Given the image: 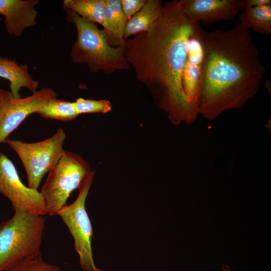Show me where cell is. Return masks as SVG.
<instances>
[{
	"mask_svg": "<svg viewBox=\"0 0 271 271\" xmlns=\"http://www.w3.org/2000/svg\"><path fill=\"white\" fill-rule=\"evenodd\" d=\"M45 221L43 216L15 210L10 219L0 223V271L41 255Z\"/></svg>",
	"mask_w": 271,
	"mask_h": 271,
	"instance_id": "4",
	"label": "cell"
},
{
	"mask_svg": "<svg viewBox=\"0 0 271 271\" xmlns=\"http://www.w3.org/2000/svg\"><path fill=\"white\" fill-rule=\"evenodd\" d=\"M38 0H0V14L9 35L20 36L27 28L37 24Z\"/></svg>",
	"mask_w": 271,
	"mask_h": 271,
	"instance_id": "12",
	"label": "cell"
},
{
	"mask_svg": "<svg viewBox=\"0 0 271 271\" xmlns=\"http://www.w3.org/2000/svg\"><path fill=\"white\" fill-rule=\"evenodd\" d=\"M222 271H231V269L228 265L223 264L222 266Z\"/></svg>",
	"mask_w": 271,
	"mask_h": 271,
	"instance_id": "24",
	"label": "cell"
},
{
	"mask_svg": "<svg viewBox=\"0 0 271 271\" xmlns=\"http://www.w3.org/2000/svg\"><path fill=\"white\" fill-rule=\"evenodd\" d=\"M66 135L63 128H59L52 136L35 143H26L7 139L5 143L14 150L25 169L28 187L38 190L42 179L58 163L64 149Z\"/></svg>",
	"mask_w": 271,
	"mask_h": 271,
	"instance_id": "6",
	"label": "cell"
},
{
	"mask_svg": "<svg viewBox=\"0 0 271 271\" xmlns=\"http://www.w3.org/2000/svg\"><path fill=\"white\" fill-rule=\"evenodd\" d=\"M122 11L129 19L144 6L146 0H119Z\"/></svg>",
	"mask_w": 271,
	"mask_h": 271,
	"instance_id": "21",
	"label": "cell"
},
{
	"mask_svg": "<svg viewBox=\"0 0 271 271\" xmlns=\"http://www.w3.org/2000/svg\"><path fill=\"white\" fill-rule=\"evenodd\" d=\"M78 114L89 113H106L110 111L112 105L105 99L94 100L79 98L73 102Z\"/></svg>",
	"mask_w": 271,
	"mask_h": 271,
	"instance_id": "20",
	"label": "cell"
},
{
	"mask_svg": "<svg viewBox=\"0 0 271 271\" xmlns=\"http://www.w3.org/2000/svg\"><path fill=\"white\" fill-rule=\"evenodd\" d=\"M200 27V22L186 16L180 0L169 1L151 29L123 44L137 79L151 90L157 105L174 122L190 123L197 118L184 95L181 77L189 39Z\"/></svg>",
	"mask_w": 271,
	"mask_h": 271,
	"instance_id": "1",
	"label": "cell"
},
{
	"mask_svg": "<svg viewBox=\"0 0 271 271\" xmlns=\"http://www.w3.org/2000/svg\"><path fill=\"white\" fill-rule=\"evenodd\" d=\"M0 193L11 202L14 211L37 216L47 214L45 199L38 190L26 186L13 162L0 152Z\"/></svg>",
	"mask_w": 271,
	"mask_h": 271,
	"instance_id": "8",
	"label": "cell"
},
{
	"mask_svg": "<svg viewBox=\"0 0 271 271\" xmlns=\"http://www.w3.org/2000/svg\"><path fill=\"white\" fill-rule=\"evenodd\" d=\"M92 172L81 157L64 150L58 163L48 173L40 191L45 199L47 214L57 215L67 205L71 193L82 186Z\"/></svg>",
	"mask_w": 271,
	"mask_h": 271,
	"instance_id": "5",
	"label": "cell"
},
{
	"mask_svg": "<svg viewBox=\"0 0 271 271\" xmlns=\"http://www.w3.org/2000/svg\"><path fill=\"white\" fill-rule=\"evenodd\" d=\"M105 11L103 29L112 47L124 44V33L128 18L124 14L119 0H105Z\"/></svg>",
	"mask_w": 271,
	"mask_h": 271,
	"instance_id": "14",
	"label": "cell"
},
{
	"mask_svg": "<svg viewBox=\"0 0 271 271\" xmlns=\"http://www.w3.org/2000/svg\"><path fill=\"white\" fill-rule=\"evenodd\" d=\"M199 34L204 69L199 114L213 120L225 111L241 108L253 98L265 69L245 24L225 31L201 28Z\"/></svg>",
	"mask_w": 271,
	"mask_h": 271,
	"instance_id": "2",
	"label": "cell"
},
{
	"mask_svg": "<svg viewBox=\"0 0 271 271\" xmlns=\"http://www.w3.org/2000/svg\"><path fill=\"white\" fill-rule=\"evenodd\" d=\"M191 20L210 24L234 19L241 10L239 0H180Z\"/></svg>",
	"mask_w": 271,
	"mask_h": 271,
	"instance_id": "11",
	"label": "cell"
},
{
	"mask_svg": "<svg viewBox=\"0 0 271 271\" xmlns=\"http://www.w3.org/2000/svg\"><path fill=\"white\" fill-rule=\"evenodd\" d=\"M5 271H63L59 266L45 261L41 255L26 259Z\"/></svg>",
	"mask_w": 271,
	"mask_h": 271,
	"instance_id": "19",
	"label": "cell"
},
{
	"mask_svg": "<svg viewBox=\"0 0 271 271\" xmlns=\"http://www.w3.org/2000/svg\"><path fill=\"white\" fill-rule=\"evenodd\" d=\"M63 8L75 13L86 21L103 26L105 0H64Z\"/></svg>",
	"mask_w": 271,
	"mask_h": 271,
	"instance_id": "16",
	"label": "cell"
},
{
	"mask_svg": "<svg viewBox=\"0 0 271 271\" xmlns=\"http://www.w3.org/2000/svg\"><path fill=\"white\" fill-rule=\"evenodd\" d=\"M55 91L42 88L24 98L10 99L0 116V144L33 113H36L51 99L57 97Z\"/></svg>",
	"mask_w": 271,
	"mask_h": 271,
	"instance_id": "10",
	"label": "cell"
},
{
	"mask_svg": "<svg viewBox=\"0 0 271 271\" xmlns=\"http://www.w3.org/2000/svg\"><path fill=\"white\" fill-rule=\"evenodd\" d=\"M64 10L66 19L75 25L77 32V39L70 51L73 62L86 64L92 73L102 72L106 75L130 69L123 45L111 46L103 29H99L95 23L82 19L71 11Z\"/></svg>",
	"mask_w": 271,
	"mask_h": 271,
	"instance_id": "3",
	"label": "cell"
},
{
	"mask_svg": "<svg viewBox=\"0 0 271 271\" xmlns=\"http://www.w3.org/2000/svg\"><path fill=\"white\" fill-rule=\"evenodd\" d=\"M36 113L45 118L67 121L75 119L79 114L73 102L51 99Z\"/></svg>",
	"mask_w": 271,
	"mask_h": 271,
	"instance_id": "18",
	"label": "cell"
},
{
	"mask_svg": "<svg viewBox=\"0 0 271 271\" xmlns=\"http://www.w3.org/2000/svg\"><path fill=\"white\" fill-rule=\"evenodd\" d=\"M0 77L10 82V92L16 98H21V88H27L33 93L39 84L29 74L28 65H19L15 60L2 57H0Z\"/></svg>",
	"mask_w": 271,
	"mask_h": 271,
	"instance_id": "13",
	"label": "cell"
},
{
	"mask_svg": "<svg viewBox=\"0 0 271 271\" xmlns=\"http://www.w3.org/2000/svg\"><path fill=\"white\" fill-rule=\"evenodd\" d=\"M12 97L10 91L0 89V116Z\"/></svg>",
	"mask_w": 271,
	"mask_h": 271,
	"instance_id": "23",
	"label": "cell"
},
{
	"mask_svg": "<svg viewBox=\"0 0 271 271\" xmlns=\"http://www.w3.org/2000/svg\"><path fill=\"white\" fill-rule=\"evenodd\" d=\"M92 171L79 188L75 201L64 206L58 213L74 239V246L79 257L82 271H103L97 268L93 258L91 241L93 229L85 208V202L93 181Z\"/></svg>",
	"mask_w": 271,
	"mask_h": 271,
	"instance_id": "7",
	"label": "cell"
},
{
	"mask_svg": "<svg viewBox=\"0 0 271 271\" xmlns=\"http://www.w3.org/2000/svg\"><path fill=\"white\" fill-rule=\"evenodd\" d=\"M201 28L189 39L187 58L181 77L184 95L196 116L199 115L203 81L204 51L199 34Z\"/></svg>",
	"mask_w": 271,
	"mask_h": 271,
	"instance_id": "9",
	"label": "cell"
},
{
	"mask_svg": "<svg viewBox=\"0 0 271 271\" xmlns=\"http://www.w3.org/2000/svg\"><path fill=\"white\" fill-rule=\"evenodd\" d=\"M240 23L245 24L252 31L263 35L271 34V6L242 10L240 16Z\"/></svg>",
	"mask_w": 271,
	"mask_h": 271,
	"instance_id": "17",
	"label": "cell"
},
{
	"mask_svg": "<svg viewBox=\"0 0 271 271\" xmlns=\"http://www.w3.org/2000/svg\"><path fill=\"white\" fill-rule=\"evenodd\" d=\"M241 10L264 6H271L270 0H241Z\"/></svg>",
	"mask_w": 271,
	"mask_h": 271,
	"instance_id": "22",
	"label": "cell"
},
{
	"mask_svg": "<svg viewBox=\"0 0 271 271\" xmlns=\"http://www.w3.org/2000/svg\"><path fill=\"white\" fill-rule=\"evenodd\" d=\"M163 4L160 0H146L144 6L128 20L124 40L143 32L149 31L161 18Z\"/></svg>",
	"mask_w": 271,
	"mask_h": 271,
	"instance_id": "15",
	"label": "cell"
}]
</instances>
